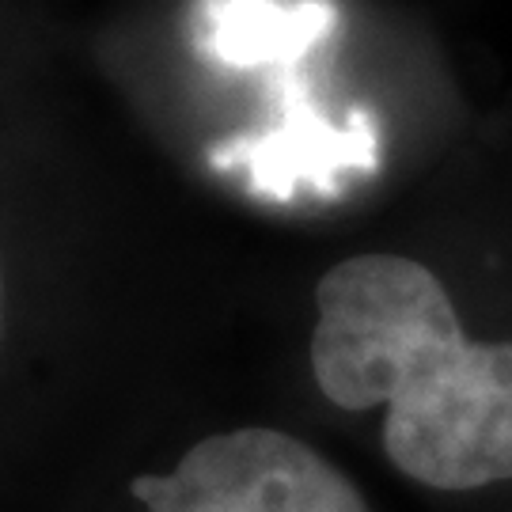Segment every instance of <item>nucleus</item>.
I'll use <instances>...</instances> for the list:
<instances>
[{
  "label": "nucleus",
  "instance_id": "obj_1",
  "mask_svg": "<svg viewBox=\"0 0 512 512\" xmlns=\"http://www.w3.org/2000/svg\"><path fill=\"white\" fill-rule=\"evenodd\" d=\"M311 372L342 410L387 406L384 452L429 490L512 482V342H467L440 277L353 255L315 285Z\"/></svg>",
  "mask_w": 512,
  "mask_h": 512
},
{
  "label": "nucleus",
  "instance_id": "obj_4",
  "mask_svg": "<svg viewBox=\"0 0 512 512\" xmlns=\"http://www.w3.org/2000/svg\"><path fill=\"white\" fill-rule=\"evenodd\" d=\"M330 0H202V50L236 69L311 50L334 27Z\"/></svg>",
  "mask_w": 512,
  "mask_h": 512
},
{
  "label": "nucleus",
  "instance_id": "obj_2",
  "mask_svg": "<svg viewBox=\"0 0 512 512\" xmlns=\"http://www.w3.org/2000/svg\"><path fill=\"white\" fill-rule=\"evenodd\" d=\"M133 497L145 512H372L323 452L266 425L198 440L171 471L133 478Z\"/></svg>",
  "mask_w": 512,
  "mask_h": 512
},
{
  "label": "nucleus",
  "instance_id": "obj_3",
  "mask_svg": "<svg viewBox=\"0 0 512 512\" xmlns=\"http://www.w3.org/2000/svg\"><path fill=\"white\" fill-rule=\"evenodd\" d=\"M217 167L243 164L251 171L258 190L289 198L296 186H323L346 171H368L376 167V129L365 114H353L346 129H334L327 118L296 110L270 133L239 137L213 152Z\"/></svg>",
  "mask_w": 512,
  "mask_h": 512
}]
</instances>
